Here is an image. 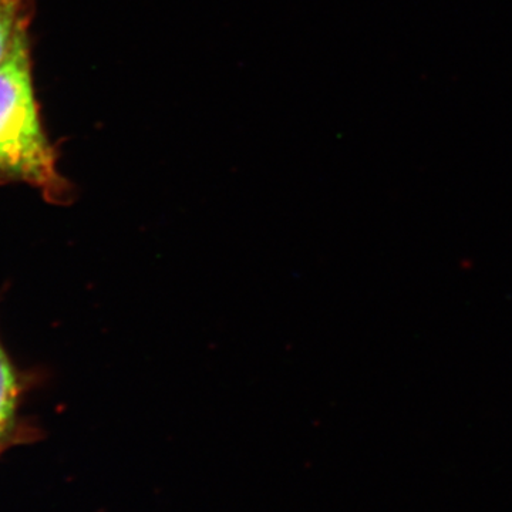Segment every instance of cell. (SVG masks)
I'll use <instances>...</instances> for the list:
<instances>
[{
	"mask_svg": "<svg viewBox=\"0 0 512 512\" xmlns=\"http://www.w3.org/2000/svg\"><path fill=\"white\" fill-rule=\"evenodd\" d=\"M6 184L29 185L55 205L73 197L43 126L30 42L0 63V185Z\"/></svg>",
	"mask_w": 512,
	"mask_h": 512,
	"instance_id": "obj_1",
	"label": "cell"
},
{
	"mask_svg": "<svg viewBox=\"0 0 512 512\" xmlns=\"http://www.w3.org/2000/svg\"><path fill=\"white\" fill-rule=\"evenodd\" d=\"M26 382L0 339V457L16 446L35 443L40 431L20 413Z\"/></svg>",
	"mask_w": 512,
	"mask_h": 512,
	"instance_id": "obj_2",
	"label": "cell"
},
{
	"mask_svg": "<svg viewBox=\"0 0 512 512\" xmlns=\"http://www.w3.org/2000/svg\"><path fill=\"white\" fill-rule=\"evenodd\" d=\"M33 0H0V63L30 42Z\"/></svg>",
	"mask_w": 512,
	"mask_h": 512,
	"instance_id": "obj_3",
	"label": "cell"
}]
</instances>
